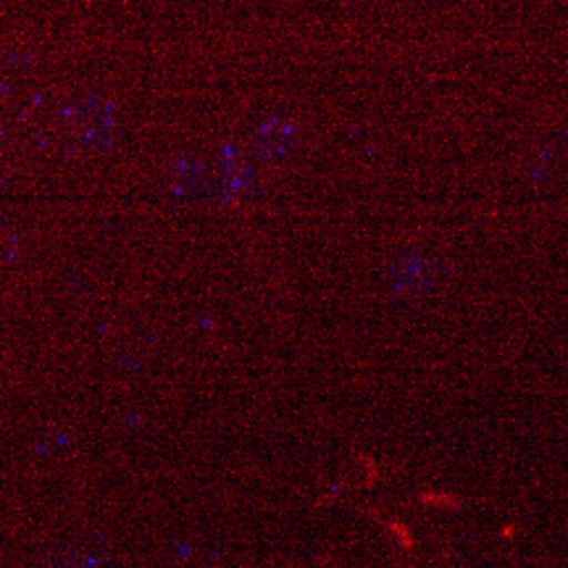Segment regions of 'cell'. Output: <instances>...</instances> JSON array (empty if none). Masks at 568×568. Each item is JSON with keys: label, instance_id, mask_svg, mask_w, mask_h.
Returning a JSON list of instances; mask_svg holds the SVG:
<instances>
[{"label": "cell", "instance_id": "1", "mask_svg": "<svg viewBox=\"0 0 568 568\" xmlns=\"http://www.w3.org/2000/svg\"><path fill=\"white\" fill-rule=\"evenodd\" d=\"M382 527H385L389 539H393L397 548L406 550V552L414 550L416 539H414V535H410V529L406 527V524L397 521V518H385V521H382Z\"/></svg>", "mask_w": 568, "mask_h": 568}, {"label": "cell", "instance_id": "2", "mask_svg": "<svg viewBox=\"0 0 568 568\" xmlns=\"http://www.w3.org/2000/svg\"><path fill=\"white\" fill-rule=\"evenodd\" d=\"M422 503L429 508H437V510H456L460 508V500L456 495H445V493H426L422 495Z\"/></svg>", "mask_w": 568, "mask_h": 568}]
</instances>
